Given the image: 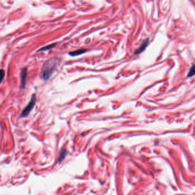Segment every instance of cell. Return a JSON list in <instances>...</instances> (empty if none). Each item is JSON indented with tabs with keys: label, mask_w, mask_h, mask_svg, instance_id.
Wrapping results in <instances>:
<instances>
[{
	"label": "cell",
	"mask_w": 195,
	"mask_h": 195,
	"mask_svg": "<svg viewBox=\"0 0 195 195\" xmlns=\"http://www.w3.org/2000/svg\"><path fill=\"white\" fill-rule=\"evenodd\" d=\"M87 51H88V50L86 49H79V50L75 51L70 52L69 55L71 56H79L80 55L84 54L85 52H87Z\"/></svg>",
	"instance_id": "cell-5"
},
{
	"label": "cell",
	"mask_w": 195,
	"mask_h": 195,
	"mask_svg": "<svg viewBox=\"0 0 195 195\" xmlns=\"http://www.w3.org/2000/svg\"><path fill=\"white\" fill-rule=\"evenodd\" d=\"M36 96L34 94H33L30 101L29 102L27 107L25 108V109H23V111L21 112V117H26L30 114V112L32 111V110L36 104Z\"/></svg>",
	"instance_id": "cell-2"
},
{
	"label": "cell",
	"mask_w": 195,
	"mask_h": 195,
	"mask_svg": "<svg viewBox=\"0 0 195 195\" xmlns=\"http://www.w3.org/2000/svg\"><path fill=\"white\" fill-rule=\"evenodd\" d=\"M66 154H67V151H66V149H62L61 151V152L60 153V156L58 158V161L61 162L62 161H63L64 160V158H65Z\"/></svg>",
	"instance_id": "cell-6"
},
{
	"label": "cell",
	"mask_w": 195,
	"mask_h": 195,
	"mask_svg": "<svg viewBox=\"0 0 195 195\" xmlns=\"http://www.w3.org/2000/svg\"><path fill=\"white\" fill-rule=\"evenodd\" d=\"M27 74H28V70L27 68H23L21 70V84H20V87L23 88L25 87L26 82H27Z\"/></svg>",
	"instance_id": "cell-3"
},
{
	"label": "cell",
	"mask_w": 195,
	"mask_h": 195,
	"mask_svg": "<svg viewBox=\"0 0 195 195\" xmlns=\"http://www.w3.org/2000/svg\"><path fill=\"white\" fill-rule=\"evenodd\" d=\"M149 44V38L145 39L144 41V42L142 43V44L141 45V46L135 51V55H139L140 53H142L144 51V50L146 49V48L148 45Z\"/></svg>",
	"instance_id": "cell-4"
},
{
	"label": "cell",
	"mask_w": 195,
	"mask_h": 195,
	"mask_svg": "<svg viewBox=\"0 0 195 195\" xmlns=\"http://www.w3.org/2000/svg\"><path fill=\"white\" fill-rule=\"evenodd\" d=\"M5 77V71L4 69H0V84L2 83Z\"/></svg>",
	"instance_id": "cell-9"
},
{
	"label": "cell",
	"mask_w": 195,
	"mask_h": 195,
	"mask_svg": "<svg viewBox=\"0 0 195 195\" xmlns=\"http://www.w3.org/2000/svg\"><path fill=\"white\" fill-rule=\"evenodd\" d=\"M58 64L59 60L55 58H51L45 62L41 69V75L42 79L45 81L49 79L55 72Z\"/></svg>",
	"instance_id": "cell-1"
},
{
	"label": "cell",
	"mask_w": 195,
	"mask_h": 195,
	"mask_svg": "<svg viewBox=\"0 0 195 195\" xmlns=\"http://www.w3.org/2000/svg\"><path fill=\"white\" fill-rule=\"evenodd\" d=\"M194 74H195V68H194V65H192V66L191 67V68L188 72V77H192L193 76H194Z\"/></svg>",
	"instance_id": "cell-8"
},
{
	"label": "cell",
	"mask_w": 195,
	"mask_h": 195,
	"mask_svg": "<svg viewBox=\"0 0 195 195\" xmlns=\"http://www.w3.org/2000/svg\"><path fill=\"white\" fill-rule=\"evenodd\" d=\"M56 45V44H50V45H47L46 47H44V48H41V49H39V50L38 51H48V50H49V49H51V48H53L55 47Z\"/></svg>",
	"instance_id": "cell-7"
}]
</instances>
